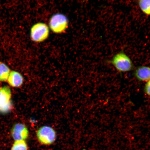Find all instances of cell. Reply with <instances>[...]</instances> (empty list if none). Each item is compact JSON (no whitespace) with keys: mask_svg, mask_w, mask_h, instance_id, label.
I'll return each instance as SVG.
<instances>
[{"mask_svg":"<svg viewBox=\"0 0 150 150\" xmlns=\"http://www.w3.org/2000/svg\"><path fill=\"white\" fill-rule=\"evenodd\" d=\"M111 63L118 71L121 72H129L134 67L130 57L122 52L114 55L111 59Z\"/></svg>","mask_w":150,"mask_h":150,"instance_id":"obj_1","label":"cell"},{"mask_svg":"<svg viewBox=\"0 0 150 150\" xmlns=\"http://www.w3.org/2000/svg\"><path fill=\"white\" fill-rule=\"evenodd\" d=\"M36 136L39 142L46 145H51L56 138L55 130L48 125H44L38 129L36 132Z\"/></svg>","mask_w":150,"mask_h":150,"instance_id":"obj_2","label":"cell"},{"mask_svg":"<svg viewBox=\"0 0 150 150\" xmlns=\"http://www.w3.org/2000/svg\"><path fill=\"white\" fill-rule=\"evenodd\" d=\"M12 93L8 86L0 88V113L6 114L12 110Z\"/></svg>","mask_w":150,"mask_h":150,"instance_id":"obj_3","label":"cell"},{"mask_svg":"<svg viewBox=\"0 0 150 150\" xmlns=\"http://www.w3.org/2000/svg\"><path fill=\"white\" fill-rule=\"evenodd\" d=\"M49 32V29L46 24L42 23H37L31 27L30 36L33 42H42L47 38Z\"/></svg>","mask_w":150,"mask_h":150,"instance_id":"obj_4","label":"cell"},{"mask_svg":"<svg viewBox=\"0 0 150 150\" xmlns=\"http://www.w3.org/2000/svg\"><path fill=\"white\" fill-rule=\"evenodd\" d=\"M68 25V20L64 14H56L54 15L50 19V29L55 33L64 32L67 29Z\"/></svg>","mask_w":150,"mask_h":150,"instance_id":"obj_5","label":"cell"},{"mask_svg":"<svg viewBox=\"0 0 150 150\" xmlns=\"http://www.w3.org/2000/svg\"><path fill=\"white\" fill-rule=\"evenodd\" d=\"M11 135L15 141L24 140L29 136V132L27 126L23 124H16L11 129Z\"/></svg>","mask_w":150,"mask_h":150,"instance_id":"obj_6","label":"cell"},{"mask_svg":"<svg viewBox=\"0 0 150 150\" xmlns=\"http://www.w3.org/2000/svg\"><path fill=\"white\" fill-rule=\"evenodd\" d=\"M7 81L9 85L13 87L18 88L23 84L24 78L20 73L13 71L10 72Z\"/></svg>","mask_w":150,"mask_h":150,"instance_id":"obj_7","label":"cell"},{"mask_svg":"<svg viewBox=\"0 0 150 150\" xmlns=\"http://www.w3.org/2000/svg\"><path fill=\"white\" fill-rule=\"evenodd\" d=\"M134 75L138 80L142 81H147L150 80V67L141 66L137 69Z\"/></svg>","mask_w":150,"mask_h":150,"instance_id":"obj_8","label":"cell"},{"mask_svg":"<svg viewBox=\"0 0 150 150\" xmlns=\"http://www.w3.org/2000/svg\"><path fill=\"white\" fill-rule=\"evenodd\" d=\"M9 67L3 63H0V81H7L10 74Z\"/></svg>","mask_w":150,"mask_h":150,"instance_id":"obj_9","label":"cell"},{"mask_svg":"<svg viewBox=\"0 0 150 150\" xmlns=\"http://www.w3.org/2000/svg\"><path fill=\"white\" fill-rule=\"evenodd\" d=\"M139 5L144 13L150 16V0H139Z\"/></svg>","mask_w":150,"mask_h":150,"instance_id":"obj_10","label":"cell"},{"mask_svg":"<svg viewBox=\"0 0 150 150\" xmlns=\"http://www.w3.org/2000/svg\"><path fill=\"white\" fill-rule=\"evenodd\" d=\"M27 143L24 140L16 141L11 148V150H28Z\"/></svg>","mask_w":150,"mask_h":150,"instance_id":"obj_11","label":"cell"},{"mask_svg":"<svg viewBox=\"0 0 150 150\" xmlns=\"http://www.w3.org/2000/svg\"><path fill=\"white\" fill-rule=\"evenodd\" d=\"M144 90L146 94L150 97V80L146 82Z\"/></svg>","mask_w":150,"mask_h":150,"instance_id":"obj_12","label":"cell"}]
</instances>
